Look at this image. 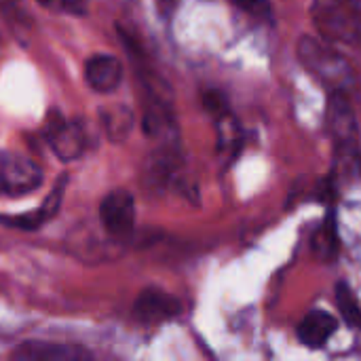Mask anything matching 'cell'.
Instances as JSON below:
<instances>
[{"instance_id":"6da1fadb","label":"cell","mask_w":361,"mask_h":361,"mask_svg":"<svg viewBox=\"0 0 361 361\" xmlns=\"http://www.w3.org/2000/svg\"><path fill=\"white\" fill-rule=\"evenodd\" d=\"M311 17L326 42L347 47L361 42V0H315Z\"/></svg>"},{"instance_id":"7a4b0ae2","label":"cell","mask_w":361,"mask_h":361,"mask_svg":"<svg viewBox=\"0 0 361 361\" xmlns=\"http://www.w3.org/2000/svg\"><path fill=\"white\" fill-rule=\"evenodd\" d=\"M298 59L322 85L330 87V91H347L353 82V70L349 61L328 42L302 36L298 42Z\"/></svg>"},{"instance_id":"3957f363","label":"cell","mask_w":361,"mask_h":361,"mask_svg":"<svg viewBox=\"0 0 361 361\" xmlns=\"http://www.w3.org/2000/svg\"><path fill=\"white\" fill-rule=\"evenodd\" d=\"M42 186V169L27 157L0 150V195L23 197Z\"/></svg>"},{"instance_id":"277c9868","label":"cell","mask_w":361,"mask_h":361,"mask_svg":"<svg viewBox=\"0 0 361 361\" xmlns=\"http://www.w3.org/2000/svg\"><path fill=\"white\" fill-rule=\"evenodd\" d=\"M328 127H330V133H332L334 142L338 144V148H343L345 152H353L357 148L360 131H357L355 112L349 104L347 91H332L330 93Z\"/></svg>"},{"instance_id":"5b68a950","label":"cell","mask_w":361,"mask_h":361,"mask_svg":"<svg viewBox=\"0 0 361 361\" xmlns=\"http://www.w3.org/2000/svg\"><path fill=\"white\" fill-rule=\"evenodd\" d=\"M99 216L106 231L114 237H125L135 226V199L131 192L118 188L102 199Z\"/></svg>"},{"instance_id":"8992f818","label":"cell","mask_w":361,"mask_h":361,"mask_svg":"<svg viewBox=\"0 0 361 361\" xmlns=\"http://www.w3.org/2000/svg\"><path fill=\"white\" fill-rule=\"evenodd\" d=\"M178 313L180 302L159 288L144 290L133 305V315L142 324H163L167 319H173Z\"/></svg>"},{"instance_id":"52a82bcc","label":"cell","mask_w":361,"mask_h":361,"mask_svg":"<svg viewBox=\"0 0 361 361\" xmlns=\"http://www.w3.org/2000/svg\"><path fill=\"white\" fill-rule=\"evenodd\" d=\"M87 85L97 93H112L123 82V63L118 57L99 53L87 59L85 63Z\"/></svg>"},{"instance_id":"ba28073f","label":"cell","mask_w":361,"mask_h":361,"mask_svg":"<svg viewBox=\"0 0 361 361\" xmlns=\"http://www.w3.org/2000/svg\"><path fill=\"white\" fill-rule=\"evenodd\" d=\"M91 355L76 345H61V343H23L19 349L13 351V360L17 361H80L89 360Z\"/></svg>"},{"instance_id":"9c48e42d","label":"cell","mask_w":361,"mask_h":361,"mask_svg":"<svg viewBox=\"0 0 361 361\" xmlns=\"http://www.w3.org/2000/svg\"><path fill=\"white\" fill-rule=\"evenodd\" d=\"M63 186H66V178H59V182L55 184L51 195L42 201V205L36 212L21 214V216H0V224H6L11 228H21V231H36V228H40L44 222H49L59 212L61 197H63Z\"/></svg>"},{"instance_id":"30bf717a","label":"cell","mask_w":361,"mask_h":361,"mask_svg":"<svg viewBox=\"0 0 361 361\" xmlns=\"http://www.w3.org/2000/svg\"><path fill=\"white\" fill-rule=\"evenodd\" d=\"M336 328H338V324H336V319L330 313H326V311H311L298 324L296 334H298V341L307 349L317 351V349H322L334 336Z\"/></svg>"},{"instance_id":"8fae6325","label":"cell","mask_w":361,"mask_h":361,"mask_svg":"<svg viewBox=\"0 0 361 361\" xmlns=\"http://www.w3.org/2000/svg\"><path fill=\"white\" fill-rule=\"evenodd\" d=\"M49 142L59 161H74L85 150V133L76 123H59L51 129Z\"/></svg>"},{"instance_id":"7c38bea8","label":"cell","mask_w":361,"mask_h":361,"mask_svg":"<svg viewBox=\"0 0 361 361\" xmlns=\"http://www.w3.org/2000/svg\"><path fill=\"white\" fill-rule=\"evenodd\" d=\"M313 250L324 260H332L336 256V252H338V233H336V222H334L332 214L326 218L324 226L317 231V235L313 239Z\"/></svg>"},{"instance_id":"4fadbf2b","label":"cell","mask_w":361,"mask_h":361,"mask_svg":"<svg viewBox=\"0 0 361 361\" xmlns=\"http://www.w3.org/2000/svg\"><path fill=\"white\" fill-rule=\"evenodd\" d=\"M336 305H338V311H341L343 319L351 328H361V307L357 298H355V294L351 292V288L347 283L336 286Z\"/></svg>"},{"instance_id":"5bb4252c","label":"cell","mask_w":361,"mask_h":361,"mask_svg":"<svg viewBox=\"0 0 361 361\" xmlns=\"http://www.w3.org/2000/svg\"><path fill=\"white\" fill-rule=\"evenodd\" d=\"M104 116H106V129H108L112 140H123L129 133V129H131V114H129V110L118 108V110H112V112H108Z\"/></svg>"},{"instance_id":"9a60e30c","label":"cell","mask_w":361,"mask_h":361,"mask_svg":"<svg viewBox=\"0 0 361 361\" xmlns=\"http://www.w3.org/2000/svg\"><path fill=\"white\" fill-rule=\"evenodd\" d=\"M42 8L68 13V15H85L87 13V0H36Z\"/></svg>"},{"instance_id":"2e32d148","label":"cell","mask_w":361,"mask_h":361,"mask_svg":"<svg viewBox=\"0 0 361 361\" xmlns=\"http://www.w3.org/2000/svg\"><path fill=\"white\" fill-rule=\"evenodd\" d=\"M205 108L212 114H226V97L218 91H207L205 93Z\"/></svg>"},{"instance_id":"e0dca14e","label":"cell","mask_w":361,"mask_h":361,"mask_svg":"<svg viewBox=\"0 0 361 361\" xmlns=\"http://www.w3.org/2000/svg\"><path fill=\"white\" fill-rule=\"evenodd\" d=\"M239 8H243V11H247V13H254V15H262V13H267L269 8H267V4L262 2V0H233Z\"/></svg>"},{"instance_id":"ac0fdd59","label":"cell","mask_w":361,"mask_h":361,"mask_svg":"<svg viewBox=\"0 0 361 361\" xmlns=\"http://www.w3.org/2000/svg\"><path fill=\"white\" fill-rule=\"evenodd\" d=\"M176 4H178V0H159V8L163 15H169L176 8Z\"/></svg>"}]
</instances>
